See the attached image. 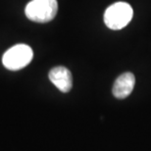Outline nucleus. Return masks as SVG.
Instances as JSON below:
<instances>
[{"instance_id":"obj_1","label":"nucleus","mask_w":151,"mask_h":151,"mask_svg":"<svg viewBox=\"0 0 151 151\" xmlns=\"http://www.w3.org/2000/svg\"><path fill=\"white\" fill-rule=\"evenodd\" d=\"M58 12L57 0H32L27 5L25 13L28 19L35 23H48L56 17Z\"/></svg>"},{"instance_id":"obj_2","label":"nucleus","mask_w":151,"mask_h":151,"mask_svg":"<svg viewBox=\"0 0 151 151\" xmlns=\"http://www.w3.org/2000/svg\"><path fill=\"white\" fill-rule=\"evenodd\" d=\"M132 6L127 2H117L109 6L104 14V23L111 29H121L132 19Z\"/></svg>"},{"instance_id":"obj_3","label":"nucleus","mask_w":151,"mask_h":151,"mask_svg":"<svg viewBox=\"0 0 151 151\" xmlns=\"http://www.w3.org/2000/svg\"><path fill=\"white\" fill-rule=\"evenodd\" d=\"M34 58L32 49L27 44H17L12 46L4 53L2 63L6 69L18 71L25 68Z\"/></svg>"},{"instance_id":"obj_4","label":"nucleus","mask_w":151,"mask_h":151,"mask_svg":"<svg viewBox=\"0 0 151 151\" xmlns=\"http://www.w3.org/2000/svg\"><path fill=\"white\" fill-rule=\"evenodd\" d=\"M49 80L60 91L69 92L73 86V78H72L71 72L67 68L63 66H58L51 69L49 72Z\"/></svg>"},{"instance_id":"obj_5","label":"nucleus","mask_w":151,"mask_h":151,"mask_svg":"<svg viewBox=\"0 0 151 151\" xmlns=\"http://www.w3.org/2000/svg\"><path fill=\"white\" fill-rule=\"evenodd\" d=\"M135 84V78L132 73L127 72L117 78L113 86V95L116 98L124 99L131 94Z\"/></svg>"}]
</instances>
